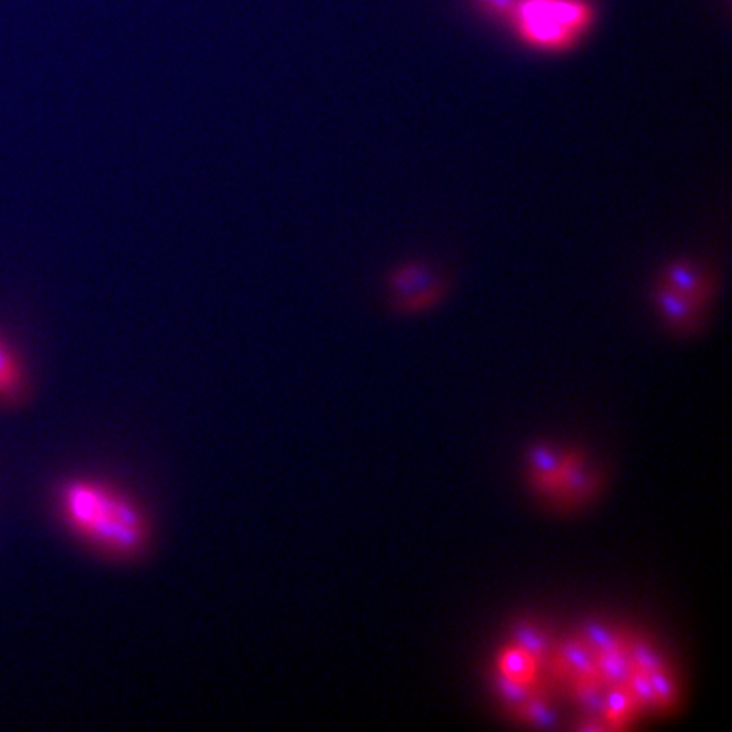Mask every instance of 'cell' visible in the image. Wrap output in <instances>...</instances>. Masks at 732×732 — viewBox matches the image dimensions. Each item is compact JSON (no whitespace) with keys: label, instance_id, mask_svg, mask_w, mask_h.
Instances as JSON below:
<instances>
[{"label":"cell","instance_id":"cell-1","mask_svg":"<svg viewBox=\"0 0 732 732\" xmlns=\"http://www.w3.org/2000/svg\"><path fill=\"white\" fill-rule=\"evenodd\" d=\"M56 506L68 529L109 558H138L151 543V522L145 509L104 480H67L58 489Z\"/></svg>","mask_w":732,"mask_h":732},{"label":"cell","instance_id":"cell-2","mask_svg":"<svg viewBox=\"0 0 732 732\" xmlns=\"http://www.w3.org/2000/svg\"><path fill=\"white\" fill-rule=\"evenodd\" d=\"M529 483L561 510L584 506L600 489L599 473L586 470L580 452H553L547 446L531 452Z\"/></svg>","mask_w":732,"mask_h":732},{"label":"cell","instance_id":"cell-3","mask_svg":"<svg viewBox=\"0 0 732 732\" xmlns=\"http://www.w3.org/2000/svg\"><path fill=\"white\" fill-rule=\"evenodd\" d=\"M590 17L588 5L580 0H518L510 15L520 38L545 50L572 46Z\"/></svg>","mask_w":732,"mask_h":732},{"label":"cell","instance_id":"cell-4","mask_svg":"<svg viewBox=\"0 0 732 732\" xmlns=\"http://www.w3.org/2000/svg\"><path fill=\"white\" fill-rule=\"evenodd\" d=\"M708 283L704 271L690 263L677 261L666 268L654 297L666 324L677 329H692L706 307Z\"/></svg>","mask_w":732,"mask_h":732},{"label":"cell","instance_id":"cell-5","mask_svg":"<svg viewBox=\"0 0 732 732\" xmlns=\"http://www.w3.org/2000/svg\"><path fill=\"white\" fill-rule=\"evenodd\" d=\"M388 289L395 309L407 312L423 309L426 302H433L440 295L436 280L431 279L429 271L421 265L397 268L390 277Z\"/></svg>","mask_w":732,"mask_h":732},{"label":"cell","instance_id":"cell-6","mask_svg":"<svg viewBox=\"0 0 732 732\" xmlns=\"http://www.w3.org/2000/svg\"><path fill=\"white\" fill-rule=\"evenodd\" d=\"M29 395L26 366L13 345L0 336V405L19 407Z\"/></svg>","mask_w":732,"mask_h":732},{"label":"cell","instance_id":"cell-7","mask_svg":"<svg viewBox=\"0 0 732 732\" xmlns=\"http://www.w3.org/2000/svg\"><path fill=\"white\" fill-rule=\"evenodd\" d=\"M516 4H518V0H489L487 11L502 15V17H510L516 9Z\"/></svg>","mask_w":732,"mask_h":732},{"label":"cell","instance_id":"cell-8","mask_svg":"<svg viewBox=\"0 0 732 732\" xmlns=\"http://www.w3.org/2000/svg\"><path fill=\"white\" fill-rule=\"evenodd\" d=\"M479 5H481L483 9H487L489 7V0H475Z\"/></svg>","mask_w":732,"mask_h":732}]
</instances>
